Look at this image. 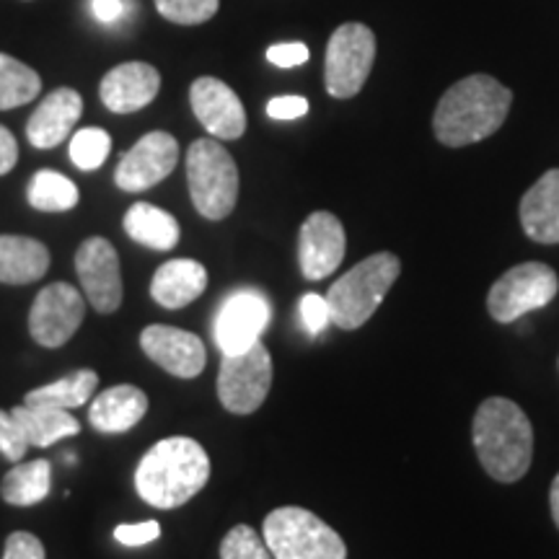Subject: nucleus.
Segmentation results:
<instances>
[{
	"instance_id": "nucleus-1",
	"label": "nucleus",
	"mask_w": 559,
	"mask_h": 559,
	"mask_svg": "<svg viewBox=\"0 0 559 559\" xmlns=\"http://www.w3.org/2000/svg\"><path fill=\"white\" fill-rule=\"evenodd\" d=\"M513 94L492 75H469L445 91L432 115V132L449 148L479 143L508 120Z\"/></svg>"
},
{
	"instance_id": "nucleus-2",
	"label": "nucleus",
	"mask_w": 559,
	"mask_h": 559,
	"mask_svg": "<svg viewBox=\"0 0 559 559\" xmlns=\"http://www.w3.org/2000/svg\"><path fill=\"white\" fill-rule=\"evenodd\" d=\"M474 451L495 481L513 485L526 477L534 461V428L519 404L506 396H489L472 423Z\"/></svg>"
},
{
	"instance_id": "nucleus-3",
	"label": "nucleus",
	"mask_w": 559,
	"mask_h": 559,
	"mask_svg": "<svg viewBox=\"0 0 559 559\" xmlns=\"http://www.w3.org/2000/svg\"><path fill=\"white\" fill-rule=\"evenodd\" d=\"M210 479V456L194 438L174 436L158 440L140 459L135 489L153 508L174 510L190 502Z\"/></svg>"
},
{
	"instance_id": "nucleus-4",
	"label": "nucleus",
	"mask_w": 559,
	"mask_h": 559,
	"mask_svg": "<svg viewBox=\"0 0 559 559\" xmlns=\"http://www.w3.org/2000/svg\"><path fill=\"white\" fill-rule=\"evenodd\" d=\"M400 272V257L391 251H379V254H370L368 260L355 264L340 280H334L326 293L332 324H337L340 330H358L366 324L379 311Z\"/></svg>"
},
{
	"instance_id": "nucleus-5",
	"label": "nucleus",
	"mask_w": 559,
	"mask_h": 559,
	"mask_svg": "<svg viewBox=\"0 0 559 559\" xmlns=\"http://www.w3.org/2000/svg\"><path fill=\"white\" fill-rule=\"evenodd\" d=\"M187 181L192 205L207 221H223L239 200V169L218 140L200 138L187 151Z\"/></svg>"
},
{
	"instance_id": "nucleus-6",
	"label": "nucleus",
	"mask_w": 559,
	"mask_h": 559,
	"mask_svg": "<svg viewBox=\"0 0 559 559\" xmlns=\"http://www.w3.org/2000/svg\"><path fill=\"white\" fill-rule=\"evenodd\" d=\"M264 542L275 559H347L337 531L296 506L272 510L264 519Z\"/></svg>"
},
{
	"instance_id": "nucleus-7",
	"label": "nucleus",
	"mask_w": 559,
	"mask_h": 559,
	"mask_svg": "<svg viewBox=\"0 0 559 559\" xmlns=\"http://www.w3.org/2000/svg\"><path fill=\"white\" fill-rule=\"evenodd\" d=\"M559 293L557 272L544 262H523L510 267L489 288L487 311L498 324H510L551 304Z\"/></svg>"
},
{
	"instance_id": "nucleus-8",
	"label": "nucleus",
	"mask_w": 559,
	"mask_h": 559,
	"mask_svg": "<svg viewBox=\"0 0 559 559\" xmlns=\"http://www.w3.org/2000/svg\"><path fill=\"white\" fill-rule=\"evenodd\" d=\"M376 60V34L366 24L349 21L326 45L324 83L334 99H353L366 86Z\"/></svg>"
},
{
	"instance_id": "nucleus-9",
	"label": "nucleus",
	"mask_w": 559,
	"mask_h": 559,
	"mask_svg": "<svg viewBox=\"0 0 559 559\" xmlns=\"http://www.w3.org/2000/svg\"><path fill=\"white\" fill-rule=\"evenodd\" d=\"M272 389V358L262 342L234 355H223L218 373V400L234 415H251Z\"/></svg>"
},
{
	"instance_id": "nucleus-10",
	"label": "nucleus",
	"mask_w": 559,
	"mask_h": 559,
	"mask_svg": "<svg viewBox=\"0 0 559 559\" xmlns=\"http://www.w3.org/2000/svg\"><path fill=\"white\" fill-rule=\"evenodd\" d=\"M83 317H86V306H83L81 293L68 283H52L34 298L29 332L41 347L55 349L66 345L81 330Z\"/></svg>"
},
{
	"instance_id": "nucleus-11",
	"label": "nucleus",
	"mask_w": 559,
	"mask_h": 559,
	"mask_svg": "<svg viewBox=\"0 0 559 559\" xmlns=\"http://www.w3.org/2000/svg\"><path fill=\"white\" fill-rule=\"evenodd\" d=\"M270 300L257 290H236L223 300L213 332L215 345L223 355H234L260 342L262 332L270 326Z\"/></svg>"
},
{
	"instance_id": "nucleus-12",
	"label": "nucleus",
	"mask_w": 559,
	"mask_h": 559,
	"mask_svg": "<svg viewBox=\"0 0 559 559\" xmlns=\"http://www.w3.org/2000/svg\"><path fill=\"white\" fill-rule=\"evenodd\" d=\"M179 164V143L169 132L156 130L138 140L117 164L115 181L122 192H145L164 181Z\"/></svg>"
},
{
	"instance_id": "nucleus-13",
	"label": "nucleus",
	"mask_w": 559,
	"mask_h": 559,
	"mask_svg": "<svg viewBox=\"0 0 559 559\" xmlns=\"http://www.w3.org/2000/svg\"><path fill=\"white\" fill-rule=\"evenodd\" d=\"M75 272H79L88 304L99 313H115L122 304L120 257L102 236H91L75 251Z\"/></svg>"
},
{
	"instance_id": "nucleus-14",
	"label": "nucleus",
	"mask_w": 559,
	"mask_h": 559,
	"mask_svg": "<svg viewBox=\"0 0 559 559\" xmlns=\"http://www.w3.org/2000/svg\"><path fill=\"white\" fill-rule=\"evenodd\" d=\"M347 236L337 215L317 210L298 234V264L306 280H324L345 260Z\"/></svg>"
},
{
	"instance_id": "nucleus-15",
	"label": "nucleus",
	"mask_w": 559,
	"mask_h": 559,
	"mask_svg": "<svg viewBox=\"0 0 559 559\" xmlns=\"http://www.w3.org/2000/svg\"><path fill=\"white\" fill-rule=\"evenodd\" d=\"M140 347L148 358L177 379H198L205 370L207 353L198 334L177 326L151 324L140 334Z\"/></svg>"
},
{
	"instance_id": "nucleus-16",
	"label": "nucleus",
	"mask_w": 559,
	"mask_h": 559,
	"mask_svg": "<svg viewBox=\"0 0 559 559\" xmlns=\"http://www.w3.org/2000/svg\"><path fill=\"white\" fill-rule=\"evenodd\" d=\"M190 102L194 117L213 138L239 140L247 130V111L228 83L202 75L192 83Z\"/></svg>"
},
{
	"instance_id": "nucleus-17",
	"label": "nucleus",
	"mask_w": 559,
	"mask_h": 559,
	"mask_svg": "<svg viewBox=\"0 0 559 559\" xmlns=\"http://www.w3.org/2000/svg\"><path fill=\"white\" fill-rule=\"evenodd\" d=\"M160 73L148 62H122L102 79V104L115 115H130L158 96Z\"/></svg>"
},
{
	"instance_id": "nucleus-18",
	"label": "nucleus",
	"mask_w": 559,
	"mask_h": 559,
	"mask_svg": "<svg viewBox=\"0 0 559 559\" xmlns=\"http://www.w3.org/2000/svg\"><path fill=\"white\" fill-rule=\"evenodd\" d=\"M83 115V99L75 88H58L34 109L26 122V138L34 148L50 151L70 135Z\"/></svg>"
},
{
	"instance_id": "nucleus-19",
	"label": "nucleus",
	"mask_w": 559,
	"mask_h": 559,
	"mask_svg": "<svg viewBox=\"0 0 559 559\" xmlns=\"http://www.w3.org/2000/svg\"><path fill=\"white\" fill-rule=\"evenodd\" d=\"M521 226L536 243H559V169H549L523 194Z\"/></svg>"
},
{
	"instance_id": "nucleus-20",
	"label": "nucleus",
	"mask_w": 559,
	"mask_h": 559,
	"mask_svg": "<svg viewBox=\"0 0 559 559\" xmlns=\"http://www.w3.org/2000/svg\"><path fill=\"white\" fill-rule=\"evenodd\" d=\"M207 288L205 264L194 260H169L151 280V296L164 309H185Z\"/></svg>"
},
{
	"instance_id": "nucleus-21",
	"label": "nucleus",
	"mask_w": 559,
	"mask_h": 559,
	"mask_svg": "<svg viewBox=\"0 0 559 559\" xmlns=\"http://www.w3.org/2000/svg\"><path fill=\"white\" fill-rule=\"evenodd\" d=\"M148 412V396L145 391L130 383H120V386H111L102 391L94 402H91L88 419L94 425V430L99 432H124L135 428L140 419Z\"/></svg>"
},
{
	"instance_id": "nucleus-22",
	"label": "nucleus",
	"mask_w": 559,
	"mask_h": 559,
	"mask_svg": "<svg viewBox=\"0 0 559 559\" xmlns=\"http://www.w3.org/2000/svg\"><path fill=\"white\" fill-rule=\"evenodd\" d=\"M50 270V249L29 236H0V283L29 285Z\"/></svg>"
},
{
	"instance_id": "nucleus-23",
	"label": "nucleus",
	"mask_w": 559,
	"mask_h": 559,
	"mask_svg": "<svg viewBox=\"0 0 559 559\" xmlns=\"http://www.w3.org/2000/svg\"><path fill=\"white\" fill-rule=\"evenodd\" d=\"M124 230L132 241L153 251H171L179 243L177 218L151 202H135L124 213Z\"/></svg>"
},
{
	"instance_id": "nucleus-24",
	"label": "nucleus",
	"mask_w": 559,
	"mask_h": 559,
	"mask_svg": "<svg viewBox=\"0 0 559 559\" xmlns=\"http://www.w3.org/2000/svg\"><path fill=\"white\" fill-rule=\"evenodd\" d=\"M11 415L21 423L29 445H37V449H50L58 440L79 436L81 432L79 419L70 415L68 409L29 407V404H21V407L11 409Z\"/></svg>"
},
{
	"instance_id": "nucleus-25",
	"label": "nucleus",
	"mask_w": 559,
	"mask_h": 559,
	"mask_svg": "<svg viewBox=\"0 0 559 559\" xmlns=\"http://www.w3.org/2000/svg\"><path fill=\"white\" fill-rule=\"evenodd\" d=\"M52 487V464L47 459L26 461V464H16L3 477L0 485V495L9 506L29 508L37 506L50 495Z\"/></svg>"
},
{
	"instance_id": "nucleus-26",
	"label": "nucleus",
	"mask_w": 559,
	"mask_h": 559,
	"mask_svg": "<svg viewBox=\"0 0 559 559\" xmlns=\"http://www.w3.org/2000/svg\"><path fill=\"white\" fill-rule=\"evenodd\" d=\"M96 386H99V376L96 370H79V373L66 376V379L47 383L26 394L29 407H55V409H75L83 407L91 396H94Z\"/></svg>"
},
{
	"instance_id": "nucleus-27",
	"label": "nucleus",
	"mask_w": 559,
	"mask_h": 559,
	"mask_svg": "<svg viewBox=\"0 0 559 559\" xmlns=\"http://www.w3.org/2000/svg\"><path fill=\"white\" fill-rule=\"evenodd\" d=\"M26 200L41 213H66L79 205V187L60 171H37L26 187Z\"/></svg>"
},
{
	"instance_id": "nucleus-28",
	"label": "nucleus",
	"mask_w": 559,
	"mask_h": 559,
	"mask_svg": "<svg viewBox=\"0 0 559 559\" xmlns=\"http://www.w3.org/2000/svg\"><path fill=\"white\" fill-rule=\"evenodd\" d=\"M41 91L37 70L0 52V109H16L34 102Z\"/></svg>"
},
{
	"instance_id": "nucleus-29",
	"label": "nucleus",
	"mask_w": 559,
	"mask_h": 559,
	"mask_svg": "<svg viewBox=\"0 0 559 559\" xmlns=\"http://www.w3.org/2000/svg\"><path fill=\"white\" fill-rule=\"evenodd\" d=\"M111 138L99 128H83L70 140V160L81 171L99 169L104 160L109 158Z\"/></svg>"
},
{
	"instance_id": "nucleus-30",
	"label": "nucleus",
	"mask_w": 559,
	"mask_h": 559,
	"mask_svg": "<svg viewBox=\"0 0 559 559\" xmlns=\"http://www.w3.org/2000/svg\"><path fill=\"white\" fill-rule=\"evenodd\" d=\"M221 559H275V555H272L267 542L254 528L241 523V526L230 528L223 536Z\"/></svg>"
},
{
	"instance_id": "nucleus-31",
	"label": "nucleus",
	"mask_w": 559,
	"mask_h": 559,
	"mask_svg": "<svg viewBox=\"0 0 559 559\" xmlns=\"http://www.w3.org/2000/svg\"><path fill=\"white\" fill-rule=\"evenodd\" d=\"M218 5L221 0H156L160 16L181 26L205 24L218 13Z\"/></svg>"
},
{
	"instance_id": "nucleus-32",
	"label": "nucleus",
	"mask_w": 559,
	"mask_h": 559,
	"mask_svg": "<svg viewBox=\"0 0 559 559\" xmlns=\"http://www.w3.org/2000/svg\"><path fill=\"white\" fill-rule=\"evenodd\" d=\"M26 449H29V440H26L21 423L11 415V412L0 409V453L19 464V461L24 459Z\"/></svg>"
},
{
	"instance_id": "nucleus-33",
	"label": "nucleus",
	"mask_w": 559,
	"mask_h": 559,
	"mask_svg": "<svg viewBox=\"0 0 559 559\" xmlns=\"http://www.w3.org/2000/svg\"><path fill=\"white\" fill-rule=\"evenodd\" d=\"M300 321H304L306 332L309 334H321L326 330V324L332 321L330 304H326V296H319V293H306L300 298Z\"/></svg>"
},
{
	"instance_id": "nucleus-34",
	"label": "nucleus",
	"mask_w": 559,
	"mask_h": 559,
	"mask_svg": "<svg viewBox=\"0 0 559 559\" xmlns=\"http://www.w3.org/2000/svg\"><path fill=\"white\" fill-rule=\"evenodd\" d=\"M3 559H45V544L29 531H13L5 539Z\"/></svg>"
},
{
	"instance_id": "nucleus-35",
	"label": "nucleus",
	"mask_w": 559,
	"mask_h": 559,
	"mask_svg": "<svg viewBox=\"0 0 559 559\" xmlns=\"http://www.w3.org/2000/svg\"><path fill=\"white\" fill-rule=\"evenodd\" d=\"M160 536L158 521H143V523H124V526L115 528V539L124 544V547H145V544L156 542Z\"/></svg>"
},
{
	"instance_id": "nucleus-36",
	"label": "nucleus",
	"mask_w": 559,
	"mask_h": 559,
	"mask_svg": "<svg viewBox=\"0 0 559 559\" xmlns=\"http://www.w3.org/2000/svg\"><path fill=\"white\" fill-rule=\"evenodd\" d=\"M309 47L300 45V41H283L267 50V60L275 62L277 68H298L304 62H309Z\"/></svg>"
},
{
	"instance_id": "nucleus-37",
	"label": "nucleus",
	"mask_w": 559,
	"mask_h": 559,
	"mask_svg": "<svg viewBox=\"0 0 559 559\" xmlns=\"http://www.w3.org/2000/svg\"><path fill=\"white\" fill-rule=\"evenodd\" d=\"M91 11L99 24L115 26L130 16L132 0H91Z\"/></svg>"
},
{
	"instance_id": "nucleus-38",
	"label": "nucleus",
	"mask_w": 559,
	"mask_h": 559,
	"mask_svg": "<svg viewBox=\"0 0 559 559\" xmlns=\"http://www.w3.org/2000/svg\"><path fill=\"white\" fill-rule=\"evenodd\" d=\"M309 111V102L304 96H275L267 104V115L272 120H298Z\"/></svg>"
},
{
	"instance_id": "nucleus-39",
	"label": "nucleus",
	"mask_w": 559,
	"mask_h": 559,
	"mask_svg": "<svg viewBox=\"0 0 559 559\" xmlns=\"http://www.w3.org/2000/svg\"><path fill=\"white\" fill-rule=\"evenodd\" d=\"M16 160H19L16 138L11 135L9 128H3V124H0V177H3V174H9L13 166H16Z\"/></svg>"
},
{
	"instance_id": "nucleus-40",
	"label": "nucleus",
	"mask_w": 559,
	"mask_h": 559,
	"mask_svg": "<svg viewBox=\"0 0 559 559\" xmlns=\"http://www.w3.org/2000/svg\"><path fill=\"white\" fill-rule=\"evenodd\" d=\"M549 508H551V519H555V526L559 528V474L555 477V481H551Z\"/></svg>"
}]
</instances>
